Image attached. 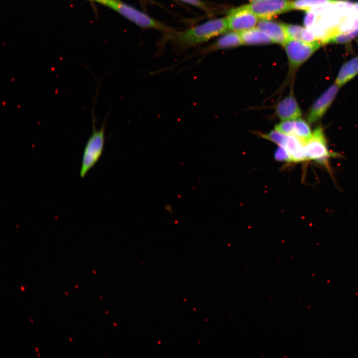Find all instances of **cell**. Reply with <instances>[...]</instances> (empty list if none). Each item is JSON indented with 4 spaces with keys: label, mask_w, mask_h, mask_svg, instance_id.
Instances as JSON below:
<instances>
[{
    "label": "cell",
    "mask_w": 358,
    "mask_h": 358,
    "mask_svg": "<svg viewBox=\"0 0 358 358\" xmlns=\"http://www.w3.org/2000/svg\"><path fill=\"white\" fill-rule=\"evenodd\" d=\"M30 321H31V322L33 323V320L31 318H30Z\"/></svg>",
    "instance_id": "cell-25"
},
{
    "label": "cell",
    "mask_w": 358,
    "mask_h": 358,
    "mask_svg": "<svg viewBox=\"0 0 358 358\" xmlns=\"http://www.w3.org/2000/svg\"><path fill=\"white\" fill-rule=\"evenodd\" d=\"M228 29L227 18H221L208 21L179 32L175 37L181 44L191 46L205 42Z\"/></svg>",
    "instance_id": "cell-1"
},
{
    "label": "cell",
    "mask_w": 358,
    "mask_h": 358,
    "mask_svg": "<svg viewBox=\"0 0 358 358\" xmlns=\"http://www.w3.org/2000/svg\"><path fill=\"white\" fill-rule=\"evenodd\" d=\"M358 36V27L353 30L347 32L337 33L330 39L328 43H345L352 40Z\"/></svg>",
    "instance_id": "cell-17"
},
{
    "label": "cell",
    "mask_w": 358,
    "mask_h": 358,
    "mask_svg": "<svg viewBox=\"0 0 358 358\" xmlns=\"http://www.w3.org/2000/svg\"><path fill=\"white\" fill-rule=\"evenodd\" d=\"M226 18L229 29L235 32L254 28L258 22V17L244 5L231 10Z\"/></svg>",
    "instance_id": "cell-8"
},
{
    "label": "cell",
    "mask_w": 358,
    "mask_h": 358,
    "mask_svg": "<svg viewBox=\"0 0 358 358\" xmlns=\"http://www.w3.org/2000/svg\"><path fill=\"white\" fill-rule=\"evenodd\" d=\"M243 44L240 33L232 31L220 37L216 41L215 47L225 49L237 47Z\"/></svg>",
    "instance_id": "cell-15"
},
{
    "label": "cell",
    "mask_w": 358,
    "mask_h": 358,
    "mask_svg": "<svg viewBox=\"0 0 358 358\" xmlns=\"http://www.w3.org/2000/svg\"><path fill=\"white\" fill-rule=\"evenodd\" d=\"M274 155L275 159L278 161L291 162L290 155L287 150L283 147L278 146Z\"/></svg>",
    "instance_id": "cell-20"
},
{
    "label": "cell",
    "mask_w": 358,
    "mask_h": 358,
    "mask_svg": "<svg viewBox=\"0 0 358 358\" xmlns=\"http://www.w3.org/2000/svg\"><path fill=\"white\" fill-rule=\"evenodd\" d=\"M93 0L97 1V0Z\"/></svg>",
    "instance_id": "cell-31"
},
{
    "label": "cell",
    "mask_w": 358,
    "mask_h": 358,
    "mask_svg": "<svg viewBox=\"0 0 358 358\" xmlns=\"http://www.w3.org/2000/svg\"><path fill=\"white\" fill-rule=\"evenodd\" d=\"M37 356H38L39 357H40V355H39V354H38V353H37Z\"/></svg>",
    "instance_id": "cell-28"
},
{
    "label": "cell",
    "mask_w": 358,
    "mask_h": 358,
    "mask_svg": "<svg viewBox=\"0 0 358 358\" xmlns=\"http://www.w3.org/2000/svg\"><path fill=\"white\" fill-rule=\"evenodd\" d=\"M288 151L291 162H301L306 161L304 143L300 139L287 135L283 146Z\"/></svg>",
    "instance_id": "cell-13"
},
{
    "label": "cell",
    "mask_w": 358,
    "mask_h": 358,
    "mask_svg": "<svg viewBox=\"0 0 358 358\" xmlns=\"http://www.w3.org/2000/svg\"><path fill=\"white\" fill-rule=\"evenodd\" d=\"M358 75V55L345 63L340 69L334 83L341 88Z\"/></svg>",
    "instance_id": "cell-12"
},
{
    "label": "cell",
    "mask_w": 358,
    "mask_h": 358,
    "mask_svg": "<svg viewBox=\"0 0 358 358\" xmlns=\"http://www.w3.org/2000/svg\"><path fill=\"white\" fill-rule=\"evenodd\" d=\"M250 0L251 2H253V1H258V0Z\"/></svg>",
    "instance_id": "cell-23"
},
{
    "label": "cell",
    "mask_w": 358,
    "mask_h": 358,
    "mask_svg": "<svg viewBox=\"0 0 358 358\" xmlns=\"http://www.w3.org/2000/svg\"><path fill=\"white\" fill-rule=\"evenodd\" d=\"M257 27L265 32L275 43L284 46L288 40L283 24H280L270 19H260Z\"/></svg>",
    "instance_id": "cell-11"
},
{
    "label": "cell",
    "mask_w": 358,
    "mask_h": 358,
    "mask_svg": "<svg viewBox=\"0 0 358 358\" xmlns=\"http://www.w3.org/2000/svg\"><path fill=\"white\" fill-rule=\"evenodd\" d=\"M274 129L284 134L295 136L304 142L312 133L309 123L301 118L281 121L275 126Z\"/></svg>",
    "instance_id": "cell-9"
},
{
    "label": "cell",
    "mask_w": 358,
    "mask_h": 358,
    "mask_svg": "<svg viewBox=\"0 0 358 358\" xmlns=\"http://www.w3.org/2000/svg\"><path fill=\"white\" fill-rule=\"evenodd\" d=\"M260 19L272 17L293 9L290 0H260L244 5Z\"/></svg>",
    "instance_id": "cell-6"
},
{
    "label": "cell",
    "mask_w": 358,
    "mask_h": 358,
    "mask_svg": "<svg viewBox=\"0 0 358 358\" xmlns=\"http://www.w3.org/2000/svg\"><path fill=\"white\" fill-rule=\"evenodd\" d=\"M304 143L307 160L326 165L328 158L335 156L329 150L324 131L320 126H317L312 131L311 137Z\"/></svg>",
    "instance_id": "cell-5"
},
{
    "label": "cell",
    "mask_w": 358,
    "mask_h": 358,
    "mask_svg": "<svg viewBox=\"0 0 358 358\" xmlns=\"http://www.w3.org/2000/svg\"><path fill=\"white\" fill-rule=\"evenodd\" d=\"M334 0H294L292 1L293 9L311 11L327 5Z\"/></svg>",
    "instance_id": "cell-16"
},
{
    "label": "cell",
    "mask_w": 358,
    "mask_h": 358,
    "mask_svg": "<svg viewBox=\"0 0 358 358\" xmlns=\"http://www.w3.org/2000/svg\"><path fill=\"white\" fill-rule=\"evenodd\" d=\"M93 272L94 273H95V271L94 270H93Z\"/></svg>",
    "instance_id": "cell-30"
},
{
    "label": "cell",
    "mask_w": 358,
    "mask_h": 358,
    "mask_svg": "<svg viewBox=\"0 0 358 358\" xmlns=\"http://www.w3.org/2000/svg\"><path fill=\"white\" fill-rule=\"evenodd\" d=\"M24 287H23L22 285H21V289L22 291H24Z\"/></svg>",
    "instance_id": "cell-22"
},
{
    "label": "cell",
    "mask_w": 358,
    "mask_h": 358,
    "mask_svg": "<svg viewBox=\"0 0 358 358\" xmlns=\"http://www.w3.org/2000/svg\"><path fill=\"white\" fill-rule=\"evenodd\" d=\"M185 2H186L189 4L194 5L195 6L199 7L203 9V10L207 9V8L205 3H203L200 0H180Z\"/></svg>",
    "instance_id": "cell-21"
},
{
    "label": "cell",
    "mask_w": 358,
    "mask_h": 358,
    "mask_svg": "<svg viewBox=\"0 0 358 358\" xmlns=\"http://www.w3.org/2000/svg\"><path fill=\"white\" fill-rule=\"evenodd\" d=\"M243 44L260 45L273 43L271 39L258 27L240 32Z\"/></svg>",
    "instance_id": "cell-14"
},
{
    "label": "cell",
    "mask_w": 358,
    "mask_h": 358,
    "mask_svg": "<svg viewBox=\"0 0 358 358\" xmlns=\"http://www.w3.org/2000/svg\"><path fill=\"white\" fill-rule=\"evenodd\" d=\"M288 39L301 41L302 32L305 27L291 24H283Z\"/></svg>",
    "instance_id": "cell-19"
},
{
    "label": "cell",
    "mask_w": 358,
    "mask_h": 358,
    "mask_svg": "<svg viewBox=\"0 0 358 358\" xmlns=\"http://www.w3.org/2000/svg\"><path fill=\"white\" fill-rule=\"evenodd\" d=\"M262 136L264 139L276 144L278 146H283L287 135L274 129L266 134H262Z\"/></svg>",
    "instance_id": "cell-18"
},
{
    "label": "cell",
    "mask_w": 358,
    "mask_h": 358,
    "mask_svg": "<svg viewBox=\"0 0 358 358\" xmlns=\"http://www.w3.org/2000/svg\"><path fill=\"white\" fill-rule=\"evenodd\" d=\"M69 339H70V341L72 342V339L71 338H69Z\"/></svg>",
    "instance_id": "cell-26"
},
{
    "label": "cell",
    "mask_w": 358,
    "mask_h": 358,
    "mask_svg": "<svg viewBox=\"0 0 358 358\" xmlns=\"http://www.w3.org/2000/svg\"><path fill=\"white\" fill-rule=\"evenodd\" d=\"M65 294H66V295H68V294H67V293L66 292H65Z\"/></svg>",
    "instance_id": "cell-29"
},
{
    "label": "cell",
    "mask_w": 358,
    "mask_h": 358,
    "mask_svg": "<svg viewBox=\"0 0 358 358\" xmlns=\"http://www.w3.org/2000/svg\"><path fill=\"white\" fill-rule=\"evenodd\" d=\"M340 88L334 83L315 100L307 116L309 124L316 123L322 118L334 101Z\"/></svg>",
    "instance_id": "cell-7"
},
{
    "label": "cell",
    "mask_w": 358,
    "mask_h": 358,
    "mask_svg": "<svg viewBox=\"0 0 358 358\" xmlns=\"http://www.w3.org/2000/svg\"><path fill=\"white\" fill-rule=\"evenodd\" d=\"M35 349L36 351L37 352H38V349L36 347H35Z\"/></svg>",
    "instance_id": "cell-24"
},
{
    "label": "cell",
    "mask_w": 358,
    "mask_h": 358,
    "mask_svg": "<svg viewBox=\"0 0 358 358\" xmlns=\"http://www.w3.org/2000/svg\"><path fill=\"white\" fill-rule=\"evenodd\" d=\"M96 1L114 9L140 27L162 30L169 29L160 22L119 0H97Z\"/></svg>",
    "instance_id": "cell-4"
},
{
    "label": "cell",
    "mask_w": 358,
    "mask_h": 358,
    "mask_svg": "<svg viewBox=\"0 0 358 358\" xmlns=\"http://www.w3.org/2000/svg\"><path fill=\"white\" fill-rule=\"evenodd\" d=\"M320 42L308 43L289 39L283 46L288 62L287 79L293 80L298 69L322 46Z\"/></svg>",
    "instance_id": "cell-3"
},
{
    "label": "cell",
    "mask_w": 358,
    "mask_h": 358,
    "mask_svg": "<svg viewBox=\"0 0 358 358\" xmlns=\"http://www.w3.org/2000/svg\"><path fill=\"white\" fill-rule=\"evenodd\" d=\"M75 287H76V288H78V286L76 284L75 285Z\"/></svg>",
    "instance_id": "cell-27"
},
{
    "label": "cell",
    "mask_w": 358,
    "mask_h": 358,
    "mask_svg": "<svg viewBox=\"0 0 358 358\" xmlns=\"http://www.w3.org/2000/svg\"><path fill=\"white\" fill-rule=\"evenodd\" d=\"M275 113L281 121L301 117V110L295 96L293 89L277 103L275 107Z\"/></svg>",
    "instance_id": "cell-10"
},
{
    "label": "cell",
    "mask_w": 358,
    "mask_h": 358,
    "mask_svg": "<svg viewBox=\"0 0 358 358\" xmlns=\"http://www.w3.org/2000/svg\"><path fill=\"white\" fill-rule=\"evenodd\" d=\"M105 121L100 129L96 126V118L92 110V131L84 147L80 169V176L84 178L100 158L105 141Z\"/></svg>",
    "instance_id": "cell-2"
}]
</instances>
